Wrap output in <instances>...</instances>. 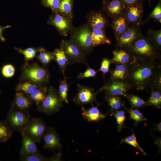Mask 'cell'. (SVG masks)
Masks as SVG:
<instances>
[{"mask_svg":"<svg viewBox=\"0 0 161 161\" xmlns=\"http://www.w3.org/2000/svg\"><path fill=\"white\" fill-rule=\"evenodd\" d=\"M143 10L142 2L126 6L123 15L129 25L138 24L142 22L141 20Z\"/></svg>","mask_w":161,"mask_h":161,"instance_id":"obj_11","label":"cell"},{"mask_svg":"<svg viewBox=\"0 0 161 161\" xmlns=\"http://www.w3.org/2000/svg\"><path fill=\"white\" fill-rule=\"evenodd\" d=\"M123 49L137 60L154 61L160 57V50L142 34L130 46Z\"/></svg>","mask_w":161,"mask_h":161,"instance_id":"obj_2","label":"cell"},{"mask_svg":"<svg viewBox=\"0 0 161 161\" xmlns=\"http://www.w3.org/2000/svg\"><path fill=\"white\" fill-rule=\"evenodd\" d=\"M116 118L118 126V131H120L122 127L123 122L125 120V113L123 111H117L114 115Z\"/></svg>","mask_w":161,"mask_h":161,"instance_id":"obj_40","label":"cell"},{"mask_svg":"<svg viewBox=\"0 0 161 161\" xmlns=\"http://www.w3.org/2000/svg\"><path fill=\"white\" fill-rule=\"evenodd\" d=\"M143 23L129 25L116 41L117 47L125 49L130 46L142 34L141 28Z\"/></svg>","mask_w":161,"mask_h":161,"instance_id":"obj_10","label":"cell"},{"mask_svg":"<svg viewBox=\"0 0 161 161\" xmlns=\"http://www.w3.org/2000/svg\"><path fill=\"white\" fill-rule=\"evenodd\" d=\"M148 102L150 104L155 106H159L161 103L160 93L157 91L152 92Z\"/></svg>","mask_w":161,"mask_h":161,"instance_id":"obj_39","label":"cell"},{"mask_svg":"<svg viewBox=\"0 0 161 161\" xmlns=\"http://www.w3.org/2000/svg\"><path fill=\"white\" fill-rule=\"evenodd\" d=\"M122 142H125L139 149L144 155H146L145 152L141 148L137 142L136 138L134 134L123 139L122 140Z\"/></svg>","mask_w":161,"mask_h":161,"instance_id":"obj_36","label":"cell"},{"mask_svg":"<svg viewBox=\"0 0 161 161\" xmlns=\"http://www.w3.org/2000/svg\"><path fill=\"white\" fill-rule=\"evenodd\" d=\"M19 156L20 160L22 161H46L48 159L39 153Z\"/></svg>","mask_w":161,"mask_h":161,"instance_id":"obj_33","label":"cell"},{"mask_svg":"<svg viewBox=\"0 0 161 161\" xmlns=\"http://www.w3.org/2000/svg\"><path fill=\"white\" fill-rule=\"evenodd\" d=\"M43 139L44 149L59 150L62 149V145L59 137L56 131L52 128H47Z\"/></svg>","mask_w":161,"mask_h":161,"instance_id":"obj_16","label":"cell"},{"mask_svg":"<svg viewBox=\"0 0 161 161\" xmlns=\"http://www.w3.org/2000/svg\"><path fill=\"white\" fill-rule=\"evenodd\" d=\"M72 19L58 11H52L47 24L54 27L61 35L67 36L74 27Z\"/></svg>","mask_w":161,"mask_h":161,"instance_id":"obj_7","label":"cell"},{"mask_svg":"<svg viewBox=\"0 0 161 161\" xmlns=\"http://www.w3.org/2000/svg\"><path fill=\"white\" fill-rule=\"evenodd\" d=\"M161 122H160L158 124L157 126V129L160 131H161Z\"/></svg>","mask_w":161,"mask_h":161,"instance_id":"obj_48","label":"cell"},{"mask_svg":"<svg viewBox=\"0 0 161 161\" xmlns=\"http://www.w3.org/2000/svg\"><path fill=\"white\" fill-rule=\"evenodd\" d=\"M64 78L59 81L58 89V90L59 96L63 102L69 103L67 99V93L69 84L67 82V80L69 78L63 75Z\"/></svg>","mask_w":161,"mask_h":161,"instance_id":"obj_27","label":"cell"},{"mask_svg":"<svg viewBox=\"0 0 161 161\" xmlns=\"http://www.w3.org/2000/svg\"><path fill=\"white\" fill-rule=\"evenodd\" d=\"M70 39L85 55L91 52L94 47L92 29L87 24L74 27L69 32Z\"/></svg>","mask_w":161,"mask_h":161,"instance_id":"obj_3","label":"cell"},{"mask_svg":"<svg viewBox=\"0 0 161 161\" xmlns=\"http://www.w3.org/2000/svg\"><path fill=\"white\" fill-rule=\"evenodd\" d=\"M14 66L11 64H7L4 66L1 69V73L3 76L6 78L13 77L15 73Z\"/></svg>","mask_w":161,"mask_h":161,"instance_id":"obj_37","label":"cell"},{"mask_svg":"<svg viewBox=\"0 0 161 161\" xmlns=\"http://www.w3.org/2000/svg\"><path fill=\"white\" fill-rule=\"evenodd\" d=\"M106 16L102 11H92L87 16V24L91 29H100L105 30L108 24Z\"/></svg>","mask_w":161,"mask_h":161,"instance_id":"obj_14","label":"cell"},{"mask_svg":"<svg viewBox=\"0 0 161 161\" xmlns=\"http://www.w3.org/2000/svg\"><path fill=\"white\" fill-rule=\"evenodd\" d=\"M130 86L126 81L123 80H111L106 83L100 91L105 90L110 96H126V93Z\"/></svg>","mask_w":161,"mask_h":161,"instance_id":"obj_13","label":"cell"},{"mask_svg":"<svg viewBox=\"0 0 161 161\" xmlns=\"http://www.w3.org/2000/svg\"><path fill=\"white\" fill-rule=\"evenodd\" d=\"M47 128L42 119L31 117L24 131L37 143L43 139Z\"/></svg>","mask_w":161,"mask_h":161,"instance_id":"obj_9","label":"cell"},{"mask_svg":"<svg viewBox=\"0 0 161 161\" xmlns=\"http://www.w3.org/2000/svg\"><path fill=\"white\" fill-rule=\"evenodd\" d=\"M148 38L160 50L161 47V30H148Z\"/></svg>","mask_w":161,"mask_h":161,"instance_id":"obj_30","label":"cell"},{"mask_svg":"<svg viewBox=\"0 0 161 161\" xmlns=\"http://www.w3.org/2000/svg\"><path fill=\"white\" fill-rule=\"evenodd\" d=\"M111 60L109 59L104 58L101 62L100 67L98 71H101L104 75L107 73L109 70V66Z\"/></svg>","mask_w":161,"mask_h":161,"instance_id":"obj_43","label":"cell"},{"mask_svg":"<svg viewBox=\"0 0 161 161\" xmlns=\"http://www.w3.org/2000/svg\"><path fill=\"white\" fill-rule=\"evenodd\" d=\"M111 26L114 31L116 41L129 26L123 15L112 18Z\"/></svg>","mask_w":161,"mask_h":161,"instance_id":"obj_18","label":"cell"},{"mask_svg":"<svg viewBox=\"0 0 161 161\" xmlns=\"http://www.w3.org/2000/svg\"><path fill=\"white\" fill-rule=\"evenodd\" d=\"M53 53L55 61L57 63L61 72L63 75L65 74L67 67L70 64L66 55L60 48L55 49Z\"/></svg>","mask_w":161,"mask_h":161,"instance_id":"obj_23","label":"cell"},{"mask_svg":"<svg viewBox=\"0 0 161 161\" xmlns=\"http://www.w3.org/2000/svg\"><path fill=\"white\" fill-rule=\"evenodd\" d=\"M15 49L23 55L25 60L29 61L35 57L37 53L39 51L40 47L38 49L30 47L24 49L16 48Z\"/></svg>","mask_w":161,"mask_h":161,"instance_id":"obj_32","label":"cell"},{"mask_svg":"<svg viewBox=\"0 0 161 161\" xmlns=\"http://www.w3.org/2000/svg\"><path fill=\"white\" fill-rule=\"evenodd\" d=\"M151 18H153L155 21H158L161 23V3L160 0L152 11L150 13L145 22L148 21Z\"/></svg>","mask_w":161,"mask_h":161,"instance_id":"obj_34","label":"cell"},{"mask_svg":"<svg viewBox=\"0 0 161 161\" xmlns=\"http://www.w3.org/2000/svg\"><path fill=\"white\" fill-rule=\"evenodd\" d=\"M154 61L136 59L129 65L126 79L130 86L137 90L153 86L158 78L160 67Z\"/></svg>","mask_w":161,"mask_h":161,"instance_id":"obj_1","label":"cell"},{"mask_svg":"<svg viewBox=\"0 0 161 161\" xmlns=\"http://www.w3.org/2000/svg\"><path fill=\"white\" fill-rule=\"evenodd\" d=\"M63 103L58 90L50 86L47 88L45 98L37 106V110L39 112L46 115H52L61 109L63 106Z\"/></svg>","mask_w":161,"mask_h":161,"instance_id":"obj_4","label":"cell"},{"mask_svg":"<svg viewBox=\"0 0 161 161\" xmlns=\"http://www.w3.org/2000/svg\"><path fill=\"white\" fill-rule=\"evenodd\" d=\"M39 52L38 55V58L39 61L44 66L49 64L51 61H55V57L53 52L46 50L42 47H40Z\"/></svg>","mask_w":161,"mask_h":161,"instance_id":"obj_29","label":"cell"},{"mask_svg":"<svg viewBox=\"0 0 161 161\" xmlns=\"http://www.w3.org/2000/svg\"><path fill=\"white\" fill-rule=\"evenodd\" d=\"M126 6L122 0H110L103 3L102 11L112 18L123 15Z\"/></svg>","mask_w":161,"mask_h":161,"instance_id":"obj_15","label":"cell"},{"mask_svg":"<svg viewBox=\"0 0 161 161\" xmlns=\"http://www.w3.org/2000/svg\"><path fill=\"white\" fill-rule=\"evenodd\" d=\"M61 0H41L42 5L51 9L52 11H57Z\"/></svg>","mask_w":161,"mask_h":161,"instance_id":"obj_35","label":"cell"},{"mask_svg":"<svg viewBox=\"0 0 161 161\" xmlns=\"http://www.w3.org/2000/svg\"><path fill=\"white\" fill-rule=\"evenodd\" d=\"M110 0H103V3Z\"/></svg>","mask_w":161,"mask_h":161,"instance_id":"obj_49","label":"cell"},{"mask_svg":"<svg viewBox=\"0 0 161 161\" xmlns=\"http://www.w3.org/2000/svg\"><path fill=\"white\" fill-rule=\"evenodd\" d=\"M31 117L28 112L20 110L12 106L5 121L13 130L20 133L24 130Z\"/></svg>","mask_w":161,"mask_h":161,"instance_id":"obj_6","label":"cell"},{"mask_svg":"<svg viewBox=\"0 0 161 161\" xmlns=\"http://www.w3.org/2000/svg\"><path fill=\"white\" fill-rule=\"evenodd\" d=\"M39 85L29 81L20 83L17 86L16 89L18 92L29 95L35 91Z\"/></svg>","mask_w":161,"mask_h":161,"instance_id":"obj_31","label":"cell"},{"mask_svg":"<svg viewBox=\"0 0 161 161\" xmlns=\"http://www.w3.org/2000/svg\"><path fill=\"white\" fill-rule=\"evenodd\" d=\"M113 57L112 62L129 65L135 58L126 50L120 48L113 51Z\"/></svg>","mask_w":161,"mask_h":161,"instance_id":"obj_19","label":"cell"},{"mask_svg":"<svg viewBox=\"0 0 161 161\" xmlns=\"http://www.w3.org/2000/svg\"><path fill=\"white\" fill-rule=\"evenodd\" d=\"M131 117L136 121L145 120L146 119L144 117L142 114L137 109H131L130 111Z\"/></svg>","mask_w":161,"mask_h":161,"instance_id":"obj_42","label":"cell"},{"mask_svg":"<svg viewBox=\"0 0 161 161\" xmlns=\"http://www.w3.org/2000/svg\"><path fill=\"white\" fill-rule=\"evenodd\" d=\"M22 74L24 78L38 85H43L49 82L50 75L48 70L38 65L25 66Z\"/></svg>","mask_w":161,"mask_h":161,"instance_id":"obj_5","label":"cell"},{"mask_svg":"<svg viewBox=\"0 0 161 161\" xmlns=\"http://www.w3.org/2000/svg\"><path fill=\"white\" fill-rule=\"evenodd\" d=\"M47 90V88L46 86H39L32 93L28 95V97L38 106L45 98Z\"/></svg>","mask_w":161,"mask_h":161,"instance_id":"obj_24","label":"cell"},{"mask_svg":"<svg viewBox=\"0 0 161 161\" xmlns=\"http://www.w3.org/2000/svg\"><path fill=\"white\" fill-rule=\"evenodd\" d=\"M128 66L121 64L117 65L111 72L112 80H123L125 79L127 75Z\"/></svg>","mask_w":161,"mask_h":161,"instance_id":"obj_25","label":"cell"},{"mask_svg":"<svg viewBox=\"0 0 161 161\" xmlns=\"http://www.w3.org/2000/svg\"><path fill=\"white\" fill-rule=\"evenodd\" d=\"M20 133L22 140L19 156L39 153L36 145V142L24 131Z\"/></svg>","mask_w":161,"mask_h":161,"instance_id":"obj_17","label":"cell"},{"mask_svg":"<svg viewBox=\"0 0 161 161\" xmlns=\"http://www.w3.org/2000/svg\"><path fill=\"white\" fill-rule=\"evenodd\" d=\"M77 92L73 99L75 103L83 105L92 103L95 100L96 93L92 88L78 84Z\"/></svg>","mask_w":161,"mask_h":161,"instance_id":"obj_12","label":"cell"},{"mask_svg":"<svg viewBox=\"0 0 161 161\" xmlns=\"http://www.w3.org/2000/svg\"><path fill=\"white\" fill-rule=\"evenodd\" d=\"M108 100L109 105L113 109L117 110L121 107L122 103L120 99L116 96H111Z\"/></svg>","mask_w":161,"mask_h":161,"instance_id":"obj_41","label":"cell"},{"mask_svg":"<svg viewBox=\"0 0 161 161\" xmlns=\"http://www.w3.org/2000/svg\"><path fill=\"white\" fill-rule=\"evenodd\" d=\"M87 68L84 72H80L78 75V79H81L89 77H94L96 76L97 71L90 67L88 64H86Z\"/></svg>","mask_w":161,"mask_h":161,"instance_id":"obj_38","label":"cell"},{"mask_svg":"<svg viewBox=\"0 0 161 161\" xmlns=\"http://www.w3.org/2000/svg\"><path fill=\"white\" fill-rule=\"evenodd\" d=\"M32 103V100L20 92L16 93L12 107L18 110L27 112Z\"/></svg>","mask_w":161,"mask_h":161,"instance_id":"obj_20","label":"cell"},{"mask_svg":"<svg viewBox=\"0 0 161 161\" xmlns=\"http://www.w3.org/2000/svg\"><path fill=\"white\" fill-rule=\"evenodd\" d=\"M74 0H61L58 11L71 18H73L72 8Z\"/></svg>","mask_w":161,"mask_h":161,"instance_id":"obj_28","label":"cell"},{"mask_svg":"<svg viewBox=\"0 0 161 161\" xmlns=\"http://www.w3.org/2000/svg\"><path fill=\"white\" fill-rule=\"evenodd\" d=\"M11 27L10 25L0 26V40L2 42L5 41L6 39L3 35V31L6 29Z\"/></svg>","mask_w":161,"mask_h":161,"instance_id":"obj_46","label":"cell"},{"mask_svg":"<svg viewBox=\"0 0 161 161\" xmlns=\"http://www.w3.org/2000/svg\"><path fill=\"white\" fill-rule=\"evenodd\" d=\"M130 101L131 104L137 107H140L145 104L144 100L140 97L133 95L130 98Z\"/></svg>","mask_w":161,"mask_h":161,"instance_id":"obj_44","label":"cell"},{"mask_svg":"<svg viewBox=\"0 0 161 161\" xmlns=\"http://www.w3.org/2000/svg\"><path fill=\"white\" fill-rule=\"evenodd\" d=\"M13 130L5 121H0V142H5L9 140L12 135Z\"/></svg>","mask_w":161,"mask_h":161,"instance_id":"obj_26","label":"cell"},{"mask_svg":"<svg viewBox=\"0 0 161 161\" xmlns=\"http://www.w3.org/2000/svg\"><path fill=\"white\" fill-rule=\"evenodd\" d=\"M82 114L83 118L89 122L97 121L104 119L105 117L96 107H92L87 109L82 108Z\"/></svg>","mask_w":161,"mask_h":161,"instance_id":"obj_21","label":"cell"},{"mask_svg":"<svg viewBox=\"0 0 161 161\" xmlns=\"http://www.w3.org/2000/svg\"><path fill=\"white\" fill-rule=\"evenodd\" d=\"M60 48L64 52L70 64L78 63L87 64L86 55L70 39L62 40Z\"/></svg>","mask_w":161,"mask_h":161,"instance_id":"obj_8","label":"cell"},{"mask_svg":"<svg viewBox=\"0 0 161 161\" xmlns=\"http://www.w3.org/2000/svg\"><path fill=\"white\" fill-rule=\"evenodd\" d=\"M126 6L142 2V0H122Z\"/></svg>","mask_w":161,"mask_h":161,"instance_id":"obj_47","label":"cell"},{"mask_svg":"<svg viewBox=\"0 0 161 161\" xmlns=\"http://www.w3.org/2000/svg\"><path fill=\"white\" fill-rule=\"evenodd\" d=\"M62 155L61 152L54 154L48 159L49 161H60L62 160Z\"/></svg>","mask_w":161,"mask_h":161,"instance_id":"obj_45","label":"cell"},{"mask_svg":"<svg viewBox=\"0 0 161 161\" xmlns=\"http://www.w3.org/2000/svg\"><path fill=\"white\" fill-rule=\"evenodd\" d=\"M92 36L94 47L105 44H111L109 39L105 34V30L92 29Z\"/></svg>","mask_w":161,"mask_h":161,"instance_id":"obj_22","label":"cell"},{"mask_svg":"<svg viewBox=\"0 0 161 161\" xmlns=\"http://www.w3.org/2000/svg\"><path fill=\"white\" fill-rule=\"evenodd\" d=\"M0 93H1V91L0 90Z\"/></svg>","mask_w":161,"mask_h":161,"instance_id":"obj_50","label":"cell"}]
</instances>
